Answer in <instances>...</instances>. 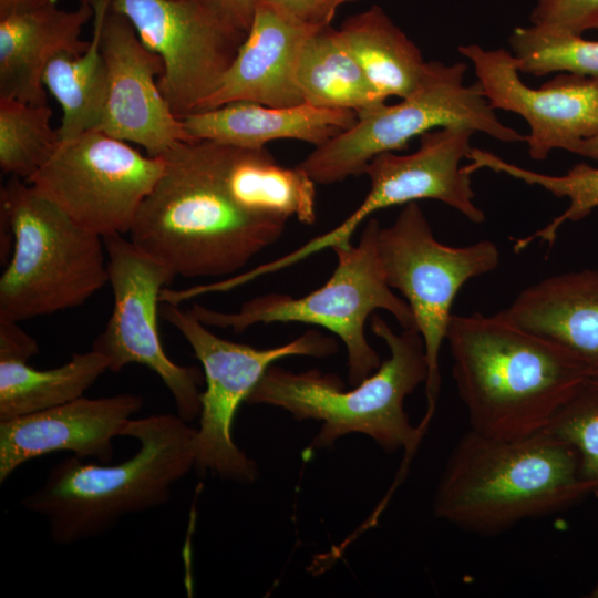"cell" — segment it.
Segmentation results:
<instances>
[{
	"label": "cell",
	"instance_id": "36",
	"mask_svg": "<svg viewBox=\"0 0 598 598\" xmlns=\"http://www.w3.org/2000/svg\"><path fill=\"white\" fill-rule=\"evenodd\" d=\"M577 154L578 155H581V156H585V157H588V158H591V159H595V161H598V133L595 134L594 136L585 140L578 151H577Z\"/></svg>",
	"mask_w": 598,
	"mask_h": 598
},
{
	"label": "cell",
	"instance_id": "9",
	"mask_svg": "<svg viewBox=\"0 0 598 598\" xmlns=\"http://www.w3.org/2000/svg\"><path fill=\"white\" fill-rule=\"evenodd\" d=\"M378 251L388 285L410 306L424 343L426 411L419 425L426 432L440 394V352L454 299L470 279L497 268L499 250L486 239L457 247L439 241L421 206L412 202L390 226H381Z\"/></svg>",
	"mask_w": 598,
	"mask_h": 598
},
{
	"label": "cell",
	"instance_id": "34",
	"mask_svg": "<svg viewBox=\"0 0 598 598\" xmlns=\"http://www.w3.org/2000/svg\"><path fill=\"white\" fill-rule=\"evenodd\" d=\"M38 352L37 341L18 326V321L0 318V359L29 361Z\"/></svg>",
	"mask_w": 598,
	"mask_h": 598
},
{
	"label": "cell",
	"instance_id": "33",
	"mask_svg": "<svg viewBox=\"0 0 598 598\" xmlns=\"http://www.w3.org/2000/svg\"><path fill=\"white\" fill-rule=\"evenodd\" d=\"M214 17L229 29L247 34L259 0H197Z\"/></svg>",
	"mask_w": 598,
	"mask_h": 598
},
{
	"label": "cell",
	"instance_id": "12",
	"mask_svg": "<svg viewBox=\"0 0 598 598\" xmlns=\"http://www.w3.org/2000/svg\"><path fill=\"white\" fill-rule=\"evenodd\" d=\"M474 130L445 126L420 136L419 148L408 155L386 152L368 164L364 174L370 189L361 205L333 229L319 235L291 252L266 262L274 274L309 258L324 249L347 248L361 224L381 209L421 199H435L454 208L470 221L485 220L484 212L474 203V190L467 168Z\"/></svg>",
	"mask_w": 598,
	"mask_h": 598
},
{
	"label": "cell",
	"instance_id": "23",
	"mask_svg": "<svg viewBox=\"0 0 598 598\" xmlns=\"http://www.w3.org/2000/svg\"><path fill=\"white\" fill-rule=\"evenodd\" d=\"M293 79L303 102L316 107L350 110L360 117L386 101L330 25L315 31L303 42Z\"/></svg>",
	"mask_w": 598,
	"mask_h": 598
},
{
	"label": "cell",
	"instance_id": "24",
	"mask_svg": "<svg viewBox=\"0 0 598 598\" xmlns=\"http://www.w3.org/2000/svg\"><path fill=\"white\" fill-rule=\"evenodd\" d=\"M374 89L404 99L419 85L426 62L417 45L379 6L349 17L337 30Z\"/></svg>",
	"mask_w": 598,
	"mask_h": 598
},
{
	"label": "cell",
	"instance_id": "20",
	"mask_svg": "<svg viewBox=\"0 0 598 598\" xmlns=\"http://www.w3.org/2000/svg\"><path fill=\"white\" fill-rule=\"evenodd\" d=\"M516 326L568 351L598 378V270L554 275L523 289L501 311Z\"/></svg>",
	"mask_w": 598,
	"mask_h": 598
},
{
	"label": "cell",
	"instance_id": "21",
	"mask_svg": "<svg viewBox=\"0 0 598 598\" xmlns=\"http://www.w3.org/2000/svg\"><path fill=\"white\" fill-rule=\"evenodd\" d=\"M194 141H213L243 148H262L276 140H297L320 146L352 127L358 114L308 103L268 106L236 101L182 118Z\"/></svg>",
	"mask_w": 598,
	"mask_h": 598
},
{
	"label": "cell",
	"instance_id": "19",
	"mask_svg": "<svg viewBox=\"0 0 598 598\" xmlns=\"http://www.w3.org/2000/svg\"><path fill=\"white\" fill-rule=\"evenodd\" d=\"M92 18L83 0L74 10L50 2L0 17V99L45 104L43 72L60 53L80 54L89 47L81 39Z\"/></svg>",
	"mask_w": 598,
	"mask_h": 598
},
{
	"label": "cell",
	"instance_id": "22",
	"mask_svg": "<svg viewBox=\"0 0 598 598\" xmlns=\"http://www.w3.org/2000/svg\"><path fill=\"white\" fill-rule=\"evenodd\" d=\"M216 144L223 185L239 207L266 218L316 221L317 184L303 169L281 166L266 147Z\"/></svg>",
	"mask_w": 598,
	"mask_h": 598
},
{
	"label": "cell",
	"instance_id": "8",
	"mask_svg": "<svg viewBox=\"0 0 598 598\" xmlns=\"http://www.w3.org/2000/svg\"><path fill=\"white\" fill-rule=\"evenodd\" d=\"M467 64L426 62L416 89L402 101L358 117L349 130L317 146L297 166L316 184L364 174L379 154L404 150L416 136L445 126H466L505 143L524 141L503 124L477 81L464 84Z\"/></svg>",
	"mask_w": 598,
	"mask_h": 598
},
{
	"label": "cell",
	"instance_id": "13",
	"mask_svg": "<svg viewBox=\"0 0 598 598\" xmlns=\"http://www.w3.org/2000/svg\"><path fill=\"white\" fill-rule=\"evenodd\" d=\"M103 240L114 307L92 349L105 357L112 372L132 363L152 370L173 396L177 415L190 422L200 413V371L167 357L157 324L161 293L175 275L121 234Z\"/></svg>",
	"mask_w": 598,
	"mask_h": 598
},
{
	"label": "cell",
	"instance_id": "3",
	"mask_svg": "<svg viewBox=\"0 0 598 598\" xmlns=\"http://www.w3.org/2000/svg\"><path fill=\"white\" fill-rule=\"evenodd\" d=\"M196 432L174 414L132 417L122 434L140 444L131 457L112 465L66 457L21 505L45 519L56 545L100 537L125 516L168 502L174 485L195 466Z\"/></svg>",
	"mask_w": 598,
	"mask_h": 598
},
{
	"label": "cell",
	"instance_id": "37",
	"mask_svg": "<svg viewBox=\"0 0 598 598\" xmlns=\"http://www.w3.org/2000/svg\"><path fill=\"white\" fill-rule=\"evenodd\" d=\"M588 597L590 598H598V582L594 586V588L589 591Z\"/></svg>",
	"mask_w": 598,
	"mask_h": 598
},
{
	"label": "cell",
	"instance_id": "29",
	"mask_svg": "<svg viewBox=\"0 0 598 598\" xmlns=\"http://www.w3.org/2000/svg\"><path fill=\"white\" fill-rule=\"evenodd\" d=\"M508 44L519 73L544 76L566 72L598 78V41L529 25L515 28Z\"/></svg>",
	"mask_w": 598,
	"mask_h": 598
},
{
	"label": "cell",
	"instance_id": "30",
	"mask_svg": "<svg viewBox=\"0 0 598 598\" xmlns=\"http://www.w3.org/2000/svg\"><path fill=\"white\" fill-rule=\"evenodd\" d=\"M543 431L576 452L579 476L598 497V378H584Z\"/></svg>",
	"mask_w": 598,
	"mask_h": 598
},
{
	"label": "cell",
	"instance_id": "17",
	"mask_svg": "<svg viewBox=\"0 0 598 598\" xmlns=\"http://www.w3.org/2000/svg\"><path fill=\"white\" fill-rule=\"evenodd\" d=\"M143 405L132 393L64 404L0 422V483L24 463L54 452H72L80 458L110 463L113 440Z\"/></svg>",
	"mask_w": 598,
	"mask_h": 598
},
{
	"label": "cell",
	"instance_id": "10",
	"mask_svg": "<svg viewBox=\"0 0 598 598\" xmlns=\"http://www.w3.org/2000/svg\"><path fill=\"white\" fill-rule=\"evenodd\" d=\"M161 303L162 317L186 339L203 367L206 388L200 395L194 468L239 483L254 482L257 466L231 437L239 405L274 362L295 355L329 357L338 350L336 340L308 330L285 344L257 349L216 336L190 310Z\"/></svg>",
	"mask_w": 598,
	"mask_h": 598
},
{
	"label": "cell",
	"instance_id": "31",
	"mask_svg": "<svg viewBox=\"0 0 598 598\" xmlns=\"http://www.w3.org/2000/svg\"><path fill=\"white\" fill-rule=\"evenodd\" d=\"M530 25L568 35L598 30V0H536Z\"/></svg>",
	"mask_w": 598,
	"mask_h": 598
},
{
	"label": "cell",
	"instance_id": "11",
	"mask_svg": "<svg viewBox=\"0 0 598 598\" xmlns=\"http://www.w3.org/2000/svg\"><path fill=\"white\" fill-rule=\"evenodd\" d=\"M165 167L163 156L92 130L61 141L27 179L80 226L102 236L130 233Z\"/></svg>",
	"mask_w": 598,
	"mask_h": 598
},
{
	"label": "cell",
	"instance_id": "15",
	"mask_svg": "<svg viewBox=\"0 0 598 598\" xmlns=\"http://www.w3.org/2000/svg\"><path fill=\"white\" fill-rule=\"evenodd\" d=\"M457 51L472 62L491 106L527 122L524 142L530 158L544 161L557 148L577 154L580 144L598 133V78L561 73L533 89L520 80L511 51L478 44L460 45Z\"/></svg>",
	"mask_w": 598,
	"mask_h": 598
},
{
	"label": "cell",
	"instance_id": "27",
	"mask_svg": "<svg viewBox=\"0 0 598 598\" xmlns=\"http://www.w3.org/2000/svg\"><path fill=\"white\" fill-rule=\"evenodd\" d=\"M467 159L471 161L466 165L471 173L488 168L528 185L542 187L556 197L569 200L568 207L550 223L532 235L517 238L513 245L515 252L524 250L536 240L551 246L565 223L586 218L594 209L598 208V167L580 163L574 165L563 175H547L520 167L491 152L474 147H472Z\"/></svg>",
	"mask_w": 598,
	"mask_h": 598
},
{
	"label": "cell",
	"instance_id": "2",
	"mask_svg": "<svg viewBox=\"0 0 598 598\" xmlns=\"http://www.w3.org/2000/svg\"><path fill=\"white\" fill-rule=\"evenodd\" d=\"M446 342L470 430L517 439L542 432L587 375L560 346L495 315H452Z\"/></svg>",
	"mask_w": 598,
	"mask_h": 598
},
{
	"label": "cell",
	"instance_id": "5",
	"mask_svg": "<svg viewBox=\"0 0 598 598\" xmlns=\"http://www.w3.org/2000/svg\"><path fill=\"white\" fill-rule=\"evenodd\" d=\"M371 330L384 341L390 355L350 390L334 374L319 370L296 373L270 365L246 403L278 406L297 420L321 421L312 447H327L340 436L362 433L389 453L403 448L406 468L425 434L410 423L404 410L405 398L427 380L424 343L415 328L398 333L377 315L371 318Z\"/></svg>",
	"mask_w": 598,
	"mask_h": 598
},
{
	"label": "cell",
	"instance_id": "14",
	"mask_svg": "<svg viewBox=\"0 0 598 598\" xmlns=\"http://www.w3.org/2000/svg\"><path fill=\"white\" fill-rule=\"evenodd\" d=\"M112 8L162 59L158 87L181 120L200 111L217 90L246 37L197 0H113Z\"/></svg>",
	"mask_w": 598,
	"mask_h": 598
},
{
	"label": "cell",
	"instance_id": "18",
	"mask_svg": "<svg viewBox=\"0 0 598 598\" xmlns=\"http://www.w3.org/2000/svg\"><path fill=\"white\" fill-rule=\"evenodd\" d=\"M317 30L259 1L236 58L200 111L236 101L278 107L305 103L293 79L295 63Z\"/></svg>",
	"mask_w": 598,
	"mask_h": 598
},
{
	"label": "cell",
	"instance_id": "35",
	"mask_svg": "<svg viewBox=\"0 0 598 598\" xmlns=\"http://www.w3.org/2000/svg\"><path fill=\"white\" fill-rule=\"evenodd\" d=\"M50 2H55V0H0V17L11 12L47 4Z\"/></svg>",
	"mask_w": 598,
	"mask_h": 598
},
{
	"label": "cell",
	"instance_id": "6",
	"mask_svg": "<svg viewBox=\"0 0 598 598\" xmlns=\"http://www.w3.org/2000/svg\"><path fill=\"white\" fill-rule=\"evenodd\" d=\"M0 208L14 243L0 278V318L22 321L84 303L109 282L103 237L80 226L29 182L11 176Z\"/></svg>",
	"mask_w": 598,
	"mask_h": 598
},
{
	"label": "cell",
	"instance_id": "7",
	"mask_svg": "<svg viewBox=\"0 0 598 598\" xmlns=\"http://www.w3.org/2000/svg\"><path fill=\"white\" fill-rule=\"evenodd\" d=\"M380 221L370 217L357 245L332 249L337 266L320 288L303 297L267 293L224 312L194 303L192 313L207 326L243 332L251 326L300 322L322 327L347 349L348 379L357 385L381 364L365 337V322L374 310L391 313L403 329L414 328L408 302L388 285L378 251Z\"/></svg>",
	"mask_w": 598,
	"mask_h": 598
},
{
	"label": "cell",
	"instance_id": "1",
	"mask_svg": "<svg viewBox=\"0 0 598 598\" xmlns=\"http://www.w3.org/2000/svg\"><path fill=\"white\" fill-rule=\"evenodd\" d=\"M162 156L164 172L130 235L175 277L233 275L280 238L286 220L252 215L229 196L215 142H182Z\"/></svg>",
	"mask_w": 598,
	"mask_h": 598
},
{
	"label": "cell",
	"instance_id": "28",
	"mask_svg": "<svg viewBox=\"0 0 598 598\" xmlns=\"http://www.w3.org/2000/svg\"><path fill=\"white\" fill-rule=\"evenodd\" d=\"M48 103L0 99V167L11 176L30 178L61 143L51 126Z\"/></svg>",
	"mask_w": 598,
	"mask_h": 598
},
{
	"label": "cell",
	"instance_id": "4",
	"mask_svg": "<svg viewBox=\"0 0 598 598\" xmlns=\"http://www.w3.org/2000/svg\"><path fill=\"white\" fill-rule=\"evenodd\" d=\"M588 495L576 452L547 432L499 439L468 429L446 461L433 512L463 530L495 535Z\"/></svg>",
	"mask_w": 598,
	"mask_h": 598
},
{
	"label": "cell",
	"instance_id": "32",
	"mask_svg": "<svg viewBox=\"0 0 598 598\" xmlns=\"http://www.w3.org/2000/svg\"><path fill=\"white\" fill-rule=\"evenodd\" d=\"M298 23L329 27L339 7L357 0H259Z\"/></svg>",
	"mask_w": 598,
	"mask_h": 598
},
{
	"label": "cell",
	"instance_id": "16",
	"mask_svg": "<svg viewBox=\"0 0 598 598\" xmlns=\"http://www.w3.org/2000/svg\"><path fill=\"white\" fill-rule=\"evenodd\" d=\"M109 90L97 127L107 135L162 156L182 142H196L184 123L172 112L158 87L163 62L147 48L135 28L112 6L105 12L100 32Z\"/></svg>",
	"mask_w": 598,
	"mask_h": 598
},
{
	"label": "cell",
	"instance_id": "26",
	"mask_svg": "<svg viewBox=\"0 0 598 598\" xmlns=\"http://www.w3.org/2000/svg\"><path fill=\"white\" fill-rule=\"evenodd\" d=\"M106 370L107 360L93 349L48 370L27 360L0 359V422L79 399Z\"/></svg>",
	"mask_w": 598,
	"mask_h": 598
},
{
	"label": "cell",
	"instance_id": "25",
	"mask_svg": "<svg viewBox=\"0 0 598 598\" xmlns=\"http://www.w3.org/2000/svg\"><path fill=\"white\" fill-rule=\"evenodd\" d=\"M92 9L93 32L86 50L80 54L60 53L45 66L43 85L60 103L61 141L97 130L106 103L109 78L101 51L100 32L113 0H83Z\"/></svg>",
	"mask_w": 598,
	"mask_h": 598
}]
</instances>
